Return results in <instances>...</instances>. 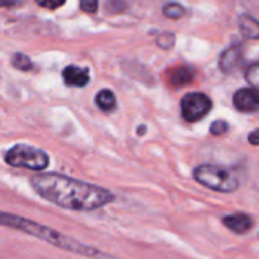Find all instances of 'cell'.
Masks as SVG:
<instances>
[{
  "mask_svg": "<svg viewBox=\"0 0 259 259\" xmlns=\"http://www.w3.org/2000/svg\"><path fill=\"white\" fill-rule=\"evenodd\" d=\"M196 77V70L191 65H176L168 70L167 80L173 88H182L188 83H191Z\"/></svg>",
  "mask_w": 259,
  "mask_h": 259,
  "instance_id": "ba28073f",
  "label": "cell"
},
{
  "mask_svg": "<svg viewBox=\"0 0 259 259\" xmlns=\"http://www.w3.org/2000/svg\"><path fill=\"white\" fill-rule=\"evenodd\" d=\"M240 30L247 39H258L259 38V26L258 20L249 14H244L240 17Z\"/></svg>",
  "mask_w": 259,
  "mask_h": 259,
  "instance_id": "8fae6325",
  "label": "cell"
},
{
  "mask_svg": "<svg viewBox=\"0 0 259 259\" xmlns=\"http://www.w3.org/2000/svg\"><path fill=\"white\" fill-rule=\"evenodd\" d=\"M99 8V0H80V9L87 14H94Z\"/></svg>",
  "mask_w": 259,
  "mask_h": 259,
  "instance_id": "ac0fdd59",
  "label": "cell"
},
{
  "mask_svg": "<svg viewBox=\"0 0 259 259\" xmlns=\"http://www.w3.org/2000/svg\"><path fill=\"white\" fill-rule=\"evenodd\" d=\"M249 141H250L253 146H258V131H253V132L250 134V138H249Z\"/></svg>",
  "mask_w": 259,
  "mask_h": 259,
  "instance_id": "44dd1931",
  "label": "cell"
},
{
  "mask_svg": "<svg viewBox=\"0 0 259 259\" xmlns=\"http://www.w3.org/2000/svg\"><path fill=\"white\" fill-rule=\"evenodd\" d=\"M96 105L103 112H112L117 106V99L111 90H102L96 94Z\"/></svg>",
  "mask_w": 259,
  "mask_h": 259,
  "instance_id": "7c38bea8",
  "label": "cell"
},
{
  "mask_svg": "<svg viewBox=\"0 0 259 259\" xmlns=\"http://www.w3.org/2000/svg\"><path fill=\"white\" fill-rule=\"evenodd\" d=\"M12 67L20 70V71H29L33 68V64L29 56L24 53H14L12 55Z\"/></svg>",
  "mask_w": 259,
  "mask_h": 259,
  "instance_id": "4fadbf2b",
  "label": "cell"
},
{
  "mask_svg": "<svg viewBox=\"0 0 259 259\" xmlns=\"http://www.w3.org/2000/svg\"><path fill=\"white\" fill-rule=\"evenodd\" d=\"M212 108L211 99L203 93H188L181 100L182 117L188 123H196L205 118Z\"/></svg>",
  "mask_w": 259,
  "mask_h": 259,
  "instance_id": "5b68a950",
  "label": "cell"
},
{
  "mask_svg": "<svg viewBox=\"0 0 259 259\" xmlns=\"http://www.w3.org/2000/svg\"><path fill=\"white\" fill-rule=\"evenodd\" d=\"M62 79L68 87L83 88L90 82V74L87 68H79L76 65H68L62 71Z\"/></svg>",
  "mask_w": 259,
  "mask_h": 259,
  "instance_id": "30bf717a",
  "label": "cell"
},
{
  "mask_svg": "<svg viewBox=\"0 0 259 259\" xmlns=\"http://www.w3.org/2000/svg\"><path fill=\"white\" fill-rule=\"evenodd\" d=\"M246 80L252 85V88H258L259 85V65L258 62H253L247 71H246Z\"/></svg>",
  "mask_w": 259,
  "mask_h": 259,
  "instance_id": "9a60e30c",
  "label": "cell"
},
{
  "mask_svg": "<svg viewBox=\"0 0 259 259\" xmlns=\"http://www.w3.org/2000/svg\"><path fill=\"white\" fill-rule=\"evenodd\" d=\"M193 175L200 185L219 193H234L240 185L237 176L231 170L220 165L203 164L196 167Z\"/></svg>",
  "mask_w": 259,
  "mask_h": 259,
  "instance_id": "3957f363",
  "label": "cell"
},
{
  "mask_svg": "<svg viewBox=\"0 0 259 259\" xmlns=\"http://www.w3.org/2000/svg\"><path fill=\"white\" fill-rule=\"evenodd\" d=\"M175 41H176L175 35H173V33H170V32H165V33H161V35L158 36L156 44H158L161 49L168 50V49H171V47L175 46Z\"/></svg>",
  "mask_w": 259,
  "mask_h": 259,
  "instance_id": "2e32d148",
  "label": "cell"
},
{
  "mask_svg": "<svg viewBox=\"0 0 259 259\" xmlns=\"http://www.w3.org/2000/svg\"><path fill=\"white\" fill-rule=\"evenodd\" d=\"M33 191L47 202L70 211L90 212L115 202L109 190L56 173H41L30 178Z\"/></svg>",
  "mask_w": 259,
  "mask_h": 259,
  "instance_id": "6da1fadb",
  "label": "cell"
},
{
  "mask_svg": "<svg viewBox=\"0 0 259 259\" xmlns=\"http://www.w3.org/2000/svg\"><path fill=\"white\" fill-rule=\"evenodd\" d=\"M185 14H187L185 9L179 3H168V5L164 6V15L168 17V18L178 20V18H182Z\"/></svg>",
  "mask_w": 259,
  "mask_h": 259,
  "instance_id": "5bb4252c",
  "label": "cell"
},
{
  "mask_svg": "<svg viewBox=\"0 0 259 259\" xmlns=\"http://www.w3.org/2000/svg\"><path fill=\"white\" fill-rule=\"evenodd\" d=\"M243 59V47L240 44H235L229 49H226L222 55H220V61H219V68L223 73H231L234 68L238 67V64Z\"/></svg>",
  "mask_w": 259,
  "mask_h": 259,
  "instance_id": "9c48e42d",
  "label": "cell"
},
{
  "mask_svg": "<svg viewBox=\"0 0 259 259\" xmlns=\"http://www.w3.org/2000/svg\"><path fill=\"white\" fill-rule=\"evenodd\" d=\"M0 226L24 232V234L32 235V237L44 241V243H49V244L61 249V250H65V252H70V253H74V255H79V256H85V258L91 259H121L115 256V255L102 252L97 247L80 243V241H77V240H74V238H71L68 235H64V234L58 232L56 229H52V228L39 225V223H36L33 220L24 219V217H20V215H14V214H9V212L0 211Z\"/></svg>",
  "mask_w": 259,
  "mask_h": 259,
  "instance_id": "7a4b0ae2",
  "label": "cell"
},
{
  "mask_svg": "<svg viewBox=\"0 0 259 259\" xmlns=\"http://www.w3.org/2000/svg\"><path fill=\"white\" fill-rule=\"evenodd\" d=\"M211 134L212 135H223V134H226L228 131H229V124L225 121V120H215L212 124H211Z\"/></svg>",
  "mask_w": 259,
  "mask_h": 259,
  "instance_id": "e0dca14e",
  "label": "cell"
},
{
  "mask_svg": "<svg viewBox=\"0 0 259 259\" xmlns=\"http://www.w3.org/2000/svg\"><path fill=\"white\" fill-rule=\"evenodd\" d=\"M3 159L11 167L27 168L33 171H42L49 167V155L44 150L27 144L12 146L5 152Z\"/></svg>",
  "mask_w": 259,
  "mask_h": 259,
  "instance_id": "277c9868",
  "label": "cell"
},
{
  "mask_svg": "<svg viewBox=\"0 0 259 259\" xmlns=\"http://www.w3.org/2000/svg\"><path fill=\"white\" fill-rule=\"evenodd\" d=\"M36 5L46 8V9H56L65 3V0H35Z\"/></svg>",
  "mask_w": 259,
  "mask_h": 259,
  "instance_id": "d6986e66",
  "label": "cell"
},
{
  "mask_svg": "<svg viewBox=\"0 0 259 259\" xmlns=\"http://www.w3.org/2000/svg\"><path fill=\"white\" fill-rule=\"evenodd\" d=\"M234 105L240 112L255 114L259 108V96L256 88H241L234 94Z\"/></svg>",
  "mask_w": 259,
  "mask_h": 259,
  "instance_id": "8992f818",
  "label": "cell"
},
{
  "mask_svg": "<svg viewBox=\"0 0 259 259\" xmlns=\"http://www.w3.org/2000/svg\"><path fill=\"white\" fill-rule=\"evenodd\" d=\"M18 0H0V8H8V6H14L17 5Z\"/></svg>",
  "mask_w": 259,
  "mask_h": 259,
  "instance_id": "ffe728a7",
  "label": "cell"
},
{
  "mask_svg": "<svg viewBox=\"0 0 259 259\" xmlns=\"http://www.w3.org/2000/svg\"><path fill=\"white\" fill-rule=\"evenodd\" d=\"M144 132H146V127H144V126H141V127H140V131H138V135H144Z\"/></svg>",
  "mask_w": 259,
  "mask_h": 259,
  "instance_id": "7402d4cb",
  "label": "cell"
},
{
  "mask_svg": "<svg viewBox=\"0 0 259 259\" xmlns=\"http://www.w3.org/2000/svg\"><path fill=\"white\" fill-rule=\"evenodd\" d=\"M223 225L229 231H232L234 234L244 235V234H247V232L252 231L255 222H253V219L249 214L235 212V214H231V215H225L223 217Z\"/></svg>",
  "mask_w": 259,
  "mask_h": 259,
  "instance_id": "52a82bcc",
  "label": "cell"
}]
</instances>
